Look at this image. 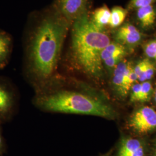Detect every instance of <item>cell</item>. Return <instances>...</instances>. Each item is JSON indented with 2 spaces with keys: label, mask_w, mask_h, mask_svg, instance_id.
Segmentation results:
<instances>
[{
  "label": "cell",
  "mask_w": 156,
  "mask_h": 156,
  "mask_svg": "<svg viewBox=\"0 0 156 156\" xmlns=\"http://www.w3.org/2000/svg\"><path fill=\"white\" fill-rule=\"evenodd\" d=\"M111 11L107 6L104 5L95 10L91 19L97 26L104 28L106 26L109 25Z\"/></svg>",
  "instance_id": "12"
},
{
  "label": "cell",
  "mask_w": 156,
  "mask_h": 156,
  "mask_svg": "<svg viewBox=\"0 0 156 156\" xmlns=\"http://www.w3.org/2000/svg\"><path fill=\"white\" fill-rule=\"evenodd\" d=\"M156 0H131L129 4V9H138L142 7L151 5Z\"/></svg>",
  "instance_id": "19"
},
{
  "label": "cell",
  "mask_w": 156,
  "mask_h": 156,
  "mask_svg": "<svg viewBox=\"0 0 156 156\" xmlns=\"http://www.w3.org/2000/svg\"><path fill=\"white\" fill-rule=\"evenodd\" d=\"M154 100L156 102V91H155V93H154Z\"/></svg>",
  "instance_id": "23"
},
{
  "label": "cell",
  "mask_w": 156,
  "mask_h": 156,
  "mask_svg": "<svg viewBox=\"0 0 156 156\" xmlns=\"http://www.w3.org/2000/svg\"><path fill=\"white\" fill-rule=\"evenodd\" d=\"M116 156H145V148L140 140L124 138L120 143Z\"/></svg>",
  "instance_id": "9"
},
{
  "label": "cell",
  "mask_w": 156,
  "mask_h": 156,
  "mask_svg": "<svg viewBox=\"0 0 156 156\" xmlns=\"http://www.w3.org/2000/svg\"><path fill=\"white\" fill-rule=\"evenodd\" d=\"M69 58L73 66L91 78L100 79L104 68L101 53L111 41L104 28L98 27L87 12L71 24Z\"/></svg>",
  "instance_id": "3"
},
{
  "label": "cell",
  "mask_w": 156,
  "mask_h": 156,
  "mask_svg": "<svg viewBox=\"0 0 156 156\" xmlns=\"http://www.w3.org/2000/svg\"><path fill=\"white\" fill-rule=\"evenodd\" d=\"M109 156V155H108V154H106V155H104V156Z\"/></svg>",
  "instance_id": "25"
},
{
  "label": "cell",
  "mask_w": 156,
  "mask_h": 156,
  "mask_svg": "<svg viewBox=\"0 0 156 156\" xmlns=\"http://www.w3.org/2000/svg\"><path fill=\"white\" fill-rule=\"evenodd\" d=\"M13 39L11 35L0 30V69L8 64L11 55Z\"/></svg>",
  "instance_id": "10"
},
{
  "label": "cell",
  "mask_w": 156,
  "mask_h": 156,
  "mask_svg": "<svg viewBox=\"0 0 156 156\" xmlns=\"http://www.w3.org/2000/svg\"><path fill=\"white\" fill-rule=\"evenodd\" d=\"M154 156H156V147H155V151H154Z\"/></svg>",
  "instance_id": "24"
},
{
  "label": "cell",
  "mask_w": 156,
  "mask_h": 156,
  "mask_svg": "<svg viewBox=\"0 0 156 156\" xmlns=\"http://www.w3.org/2000/svg\"><path fill=\"white\" fill-rule=\"evenodd\" d=\"M34 18L27 33V64L31 76L44 84L54 76L71 23L53 5Z\"/></svg>",
  "instance_id": "1"
},
{
  "label": "cell",
  "mask_w": 156,
  "mask_h": 156,
  "mask_svg": "<svg viewBox=\"0 0 156 156\" xmlns=\"http://www.w3.org/2000/svg\"><path fill=\"white\" fill-rule=\"evenodd\" d=\"M152 85L150 82L145 81L141 83L140 102L149 100L152 93Z\"/></svg>",
  "instance_id": "16"
},
{
  "label": "cell",
  "mask_w": 156,
  "mask_h": 156,
  "mask_svg": "<svg viewBox=\"0 0 156 156\" xmlns=\"http://www.w3.org/2000/svg\"><path fill=\"white\" fill-rule=\"evenodd\" d=\"M89 0H55L53 5L71 24L78 17L87 12Z\"/></svg>",
  "instance_id": "6"
},
{
  "label": "cell",
  "mask_w": 156,
  "mask_h": 156,
  "mask_svg": "<svg viewBox=\"0 0 156 156\" xmlns=\"http://www.w3.org/2000/svg\"><path fill=\"white\" fill-rule=\"evenodd\" d=\"M131 89L130 100L131 102H136L140 101L141 95V83H136L132 86Z\"/></svg>",
  "instance_id": "18"
},
{
  "label": "cell",
  "mask_w": 156,
  "mask_h": 156,
  "mask_svg": "<svg viewBox=\"0 0 156 156\" xmlns=\"http://www.w3.org/2000/svg\"><path fill=\"white\" fill-rule=\"evenodd\" d=\"M136 16L140 26L144 28L151 27L156 20V12L152 5L137 9Z\"/></svg>",
  "instance_id": "11"
},
{
  "label": "cell",
  "mask_w": 156,
  "mask_h": 156,
  "mask_svg": "<svg viewBox=\"0 0 156 156\" xmlns=\"http://www.w3.org/2000/svg\"><path fill=\"white\" fill-rule=\"evenodd\" d=\"M136 80H138V77H137L136 75L135 74V73L134 72L133 68L131 69L130 72L129 73V75H128V84H129V86H132V84H134L136 82Z\"/></svg>",
  "instance_id": "22"
},
{
  "label": "cell",
  "mask_w": 156,
  "mask_h": 156,
  "mask_svg": "<svg viewBox=\"0 0 156 156\" xmlns=\"http://www.w3.org/2000/svg\"><path fill=\"white\" fill-rule=\"evenodd\" d=\"M147 62V59H145L142 61H140L133 68L134 72L135 73V74L136 75L138 78L140 76L142 72L144 71V69L146 67V66Z\"/></svg>",
  "instance_id": "20"
},
{
  "label": "cell",
  "mask_w": 156,
  "mask_h": 156,
  "mask_svg": "<svg viewBox=\"0 0 156 156\" xmlns=\"http://www.w3.org/2000/svg\"><path fill=\"white\" fill-rule=\"evenodd\" d=\"M142 34L134 25L125 24L116 31L115 38L116 42L123 45L133 47L138 45L142 39Z\"/></svg>",
  "instance_id": "8"
},
{
  "label": "cell",
  "mask_w": 156,
  "mask_h": 156,
  "mask_svg": "<svg viewBox=\"0 0 156 156\" xmlns=\"http://www.w3.org/2000/svg\"><path fill=\"white\" fill-rule=\"evenodd\" d=\"M129 126L135 132L146 134L156 129V111L144 106L134 112L129 120Z\"/></svg>",
  "instance_id": "5"
},
{
  "label": "cell",
  "mask_w": 156,
  "mask_h": 156,
  "mask_svg": "<svg viewBox=\"0 0 156 156\" xmlns=\"http://www.w3.org/2000/svg\"><path fill=\"white\" fill-rule=\"evenodd\" d=\"M155 70L156 68L154 66L149 60H147L146 67L144 71L138 78V80H139L141 82H144L145 81L150 80L154 76Z\"/></svg>",
  "instance_id": "15"
},
{
  "label": "cell",
  "mask_w": 156,
  "mask_h": 156,
  "mask_svg": "<svg viewBox=\"0 0 156 156\" xmlns=\"http://www.w3.org/2000/svg\"><path fill=\"white\" fill-rule=\"evenodd\" d=\"M73 79L54 76L42 85L35 98V104L42 111L53 113L92 115L112 119L114 109L99 97L79 89Z\"/></svg>",
  "instance_id": "2"
},
{
  "label": "cell",
  "mask_w": 156,
  "mask_h": 156,
  "mask_svg": "<svg viewBox=\"0 0 156 156\" xmlns=\"http://www.w3.org/2000/svg\"><path fill=\"white\" fill-rule=\"evenodd\" d=\"M145 55L156 62V39L151 40L144 46Z\"/></svg>",
  "instance_id": "17"
},
{
  "label": "cell",
  "mask_w": 156,
  "mask_h": 156,
  "mask_svg": "<svg viewBox=\"0 0 156 156\" xmlns=\"http://www.w3.org/2000/svg\"><path fill=\"white\" fill-rule=\"evenodd\" d=\"M1 124L0 123V156H2L6 151V146L5 141L2 133Z\"/></svg>",
  "instance_id": "21"
},
{
  "label": "cell",
  "mask_w": 156,
  "mask_h": 156,
  "mask_svg": "<svg viewBox=\"0 0 156 156\" xmlns=\"http://www.w3.org/2000/svg\"><path fill=\"white\" fill-rule=\"evenodd\" d=\"M126 53V50L124 46L117 42H111L102 50L101 57L102 62H103L109 58L115 56H121L124 57Z\"/></svg>",
  "instance_id": "13"
},
{
  "label": "cell",
  "mask_w": 156,
  "mask_h": 156,
  "mask_svg": "<svg viewBox=\"0 0 156 156\" xmlns=\"http://www.w3.org/2000/svg\"><path fill=\"white\" fill-rule=\"evenodd\" d=\"M127 12L120 6L113 7L111 11V18L109 26L112 28L120 26L124 21Z\"/></svg>",
  "instance_id": "14"
},
{
  "label": "cell",
  "mask_w": 156,
  "mask_h": 156,
  "mask_svg": "<svg viewBox=\"0 0 156 156\" xmlns=\"http://www.w3.org/2000/svg\"><path fill=\"white\" fill-rule=\"evenodd\" d=\"M16 106V94L11 84L0 76V123L9 120Z\"/></svg>",
  "instance_id": "4"
},
{
  "label": "cell",
  "mask_w": 156,
  "mask_h": 156,
  "mask_svg": "<svg viewBox=\"0 0 156 156\" xmlns=\"http://www.w3.org/2000/svg\"><path fill=\"white\" fill-rule=\"evenodd\" d=\"M132 68L130 64L125 61H121L114 68L112 84L118 93L122 95L127 94L131 87L128 84V78Z\"/></svg>",
  "instance_id": "7"
}]
</instances>
